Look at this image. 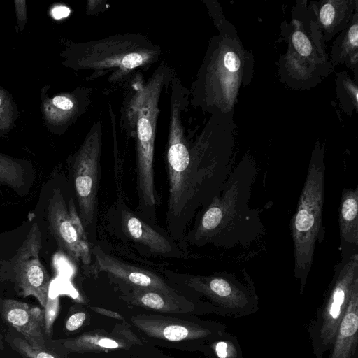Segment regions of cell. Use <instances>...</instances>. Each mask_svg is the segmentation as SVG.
Returning a JSON list of instances; mask_svg holds the SVG:
<instances>
[{
    "mask_svg": "<svg viewBox=\"0 0 358 358\" xmlns=\"http://www.w3.org/2000/svg\"><path fill=\"white\" fill-rule=\"evenodd\" d=\"M257 173L255 163L245 155L210 203L201 210L189 238L192 244L211 243L229 249L249 245L262 236L264 227L259 213L250 206Z\"/></svg>",
    "mask_w": 358,
    "mask_h": 358,
    "instance_id": "cell-1",
    "label": "cell"
},
{
    "mask_svg": "<svg viewBox=\"0 0 358 358\" xmlns=\"http://www.w3.org/2000/svg\"><path fill=\"white\" fill-rule=\"evenodd\" d=\"M175 73L162 63L144 82L141 73L131 79V86L122 109L120 124L127 135L136 138V182L140 208L147 218L155 219L157 202L154 180V151L159 98Z\"/></svg>",
    "mask_w": 358,
    "mask_h": 358,
    "instance_id": "cell-2",
    "label": "cell"
},
{
    "mask_svg": "<svg viewBox=\"0 0 358 358\" xmlns=\"http://www.w3.org/2000/svg\"><path fill=\"white\" fill-rule=\"evenodd\" d=\"M162 50L141 34H117L83 43H71L62 53L64 65L75 71H90L87 80L110 73V83H122L149 68L160 57Z\"/></svg>",
    "mask_w": 358,
    "mask_h": 358,
    "instance_id": "cell-3",
    "label": "cell"
},
{
    "mask_svg": "<svg viewBox=\"0 0 358 358\" xmlns=\"http://www.w3.org/2000/svg\"><path fill=\"white\" fill-rule=\"evenodd\" d=\"M171 114L166 164L169 180L167 222L175 238L182 240L184 229L199 208L189 173L190 145L185 136L182 111L185 90L175 75L171 81Z\"/></svg>",
    "mask_w": 358,
    "mask_h": 358,
    "instance_id": "cell-4",
    "label": "cell"
},
{
    "mask_svg": "<svg viewBox=\"0 0 358 358\" xmlns=\"http://www.w3.org/2000/svg\"><path fill=\"white\" fill-rule=\"evenodd\" d=\"M325 172L324 149L317 146L311 155L296 210L290 220L294 273L300 282L301 293L313 265L316 242L322 243L325 238L322 224Z\"/></svg>",
    "mask_w": 358,
    "mask_h": 358,
    "instance_id": "cell-5",
    "label": "cell"
},
{
    "mask_svg": "<svg viewBox=\"0 0 358 358\" xmlns=\"http://www.w3.org/2000/svg\"><path fill=\"white\" fill-rule=\"evenodd\" d=\"M102 124L95 122L87 134L73 160V176L80 216L85 225L95 217L100 173Z\"/></svg>",
    "mask_w": 358,
    "mask_h": 358,
    "instance_id": "cell-6",
    "label": "cell"
},
{
    "mask_svg": "<svg viewBox=\"0 0 358 358\" xmlns=\"http://www.w3.org/2000/svg\"><path fill=\"white\" fill-rule=\"evenodd\" d=\"M48 228L57 244L70 257L85 266L91 264V252L83 222L70 197L66 203L59 188L54 189L48 205Z\"/></svg>",
    "mask_w": 358,
    "mask_h": 358,
    "instance_id": "cell-7",
    "label": "cell"
},
{
    "mask_svg": "<svg viewBox=\"0 0 358 358\" xmlns=\"http://www.w3.org/2000/svg\"><path fill=\"white\" fill-rule=\"evenodd\" d=\"M358 282V253L334 266V273L321 311L319 345L331 346L345 315L355 284Z\"/></svg>",
    "mask_w": 358,
    "mask_h": 358,
    "instance_id": "cell-8",
    "label": "cell"
},
{
    "mask_svg": "<svg viewBox=\"0 0 358 358\" xmlns=\"http://www.w3.org/2000/svg\"><path fill=\"white\" fill-rule=\"evenodd\" d=\"M185 282L229 315L246 313L257 304L255 287L248 273L245 282L226 271L208 276L189 275Z\"/></svg>",
    "mask_w": 358,
    "mask_h": 358,
    "instance_id": "cell-9",
    "label": "cell"
},
{
    "mask_svg": "<svg viewBox=\"0 0 358 358\" xmlns=\"http://www.w3.org/2000/svg\"><path fill=\"white\" fill-rule=\"evenodd\" d=\"M41 232L34 222L12 261V271L24 297L32 296L45 307L49 297L50 276L41 262Z\"/></svg>",
    "mask_w": 358,
    "mask_h": 358,
    "instance_id": "cell-10",
    "label": "cell"
},
{
    "mask_svg": "<svg viewBox=\"0 0 358 358\" xmlns=\"http://www.w3.org/2000/svg\"><path fill=\"white\" fill-rule=\"evenodd\" d=\"M91 253L94 262L85 266L90 275L105 273L129 287L152 289L174 298L182 297L155 273L122 262L106 254L99 245L94 246Z\"/></svg>",
    "mask_w": 358,
    "mask_h": 358,
    "instance_id": "cell-11",
    "label": "cell"
},
{
    "mask_svg": "<svg viewBox=\"0 0 358 358\" xmlns=\"http://www.w3.org/2000/svg\"><path fill=\"white\" fill-rule=\"evenodd\" d=\"M90 90L76 89L49 96L42 89L41 113L48 131L62 134L85 112L90 103Z\"/></svg>",
    "mask_w": 358,
    "mask_h": 358,
    "instance_id": "cell-12",
    "label": "cell"
},
{
    "mask_svg": "<svg viewBox=\"0 0 358 358\" xmlns=\"http://www.w3.org/2000/svg\"><path fill=\"white\" fill-rule=\"evenodd\" d=\"M131 321L148 336L171 342L201 339L213 334L199 324L159 315H134Z\"/></svg>",
    "mask_w": 358,
    "mask_h": 358,
    "instance_id": "cell-13",
    "label": "cell"
},
{
    "mask_svg": "<svg viewBox=\"0 0 358 358\" xmlns=\"http://www.w3.org/2000/svg\"><path fill=\"white\" fill-rule=\"evenodd\" d=\"M0 315L32 347L47 350L42 331L43 313L39 307L17 300L3 299L0 302Z\"/></svg>",
    "mask_w": 358,
    "mask_h": 358,
    "instance_id": "cell-14",
    "label": "cell"
},
{
    "mask_svg": "<svg viewBox=\"0 0 358 358\" xmlns=\"http://www.w3.org/2000/svg\"><path fill=\"white\" fill-rule=\"evenodd\" d=\"M133 344L143 345L133 332L120 325H117L110 333L96 329L65 339L63 342L64 347L69 352L75 353H102L127 350Z\"/></svg>",
    "mask_w": 358,
    "mask_h": 358,
    "instance_id": "cell-15",
    "label": "cell"
},
{
    "mask_svg": "<svg viewBox=\"0 0 358 358\" xmlns=\"http://www.w3.org/2000/svg\"><path fill=\"white\" fill-rule=\"evenodd\" d=\"M341 259L358 253V187L344 188L338 209Z\"/></svg>",
    "mask_w": 358,
    "mask_h": 358,
    "instance_id": "cell-16",
    "label": "cell"
},
{
    "mask_svg": "<svg viewBox=\"0 0 358 358\" xmlns=\"http://www.w3.org/2000/svg\"><path fill=\"white\" fill-rule=\"evenodd\" d=\"M358 282L352 289L345 315L337 330L329 358H353L357 346Z\"/></svg>",
    "mask_w": 358,
    "mask_h": 358,
    "instance_id": "cell-17",
    "label": "cell"
},
{
    "mask_svg": "<svg viewBox=\"0 0 358 358\" xmlns=\"http://www.w3.org/2000/svg\"><path fill=\"white\" fill-rule=\"evenodd\" d=\"M129 288L122 295V298L138 307L169 313H185L194 308L193 303L183 296L174 298L152 289L135 287Z\"/></svg>",
    "mask_w": 358,
    "mask_h": 358,
    "instance_id": "cell-18",
    "label": "cell"
},
{
    "mask_svg": "<svg viewBox=\"0 0 358 358\" xmlns=\"http://www.w3.org/2000/svg\"><path fill=\"white\" fill-rule=\"evenodd\" d=\"M121 219L124 231L134 241L157 254L169 255L173 251L171 243L165 236L131 212L123 210Z\"/></svg>",
    "mask_w": 358,
    "mask_h": 358,
    "instance_id": "cell-19",
    "label": "cell"
},
{
    "mask_svg": "<svg viewBox=\"0 0 358 358\" xmlns=\"http://www.w3.org/2000/svg\"><path fill=\"white\" fill-rule=\"evenodd\" d=\"M25 182L26 170L22 161L0 152V187L7 186L17 191Z\"/></svg>",
    "mask_w": 358,
    "mask_h": 358,
    "instance_id": "cell-20",
    "label": "cell"
},
{
    "mask_svg": "<svg viewBox=\"0 0 358 358\" xmlns=\"http://www.w3.org/2000/svg\"><path fill=\"white\" fill-rule=\"evenodd\" d=\"M18 116L17 105L13 96L0 86V137L15 127Z\"/></svg>",
    "mask_w": 358,
    "mask_h": 358,
    "instance_id": "cell-21",
    "label": "cell"
},
{
    "mask_svg": "<svg viewBox=\"0 0 358 358\" xmlns=\"http://www.w3.org/2000/svg\"><path fill=\"white\" fill-rule=\"evenodd\" d=\"M337 1H327L320 9L319 19L322 27L327 30L334 29L341 22V11L345 6L336 5Z\"/></svg>",
    "mask_w": 358,
    "mask_h": 358,
    "instance_id": "cell-22",
    "label": "cell"
},
{
    "mask_svg": "<svg viewBox=\"0 0 358 358\" xmlns=\"http://www.w3.org/2000/svg\"><path fill=\"white\" fill-rule=\"evenodd\" d=\"M12 344L24 358H64L56 352L34 348L24 338H15L12 341Z\"/></svg>",
    "mask_w": 358,
    "mask_h": 358,
    "instance_id": "cell-23",
    "label": "cell"
},
{
    "mask_svg": "<svg viewBox=\"0 0 358 358\" xmlns=\"http://www.w3.org/2000/svg\"><path fill=\"white\" fill-rule=\"evenodd\" d=\"M358 27L357 20L355 22L352 24L347 30L346 34L343 36L341 41V47L339 52L334 55V57H344L348 56L350 54L355 52L357 54L358 46Z\"/></svg>",
    "mask_w": 358,
    "mask_h": 358,
    "instance_id": "cell-24",
    "label": "cell"
},
{
    "mask_svg": "<svg viewBox=\"0 0 358 358\" xmlns=\"http://www.w3.org/2000/svg\"><path fill=\"white\" fill-rule=\"evenodd\" d=\"M59 308V298L52 299L49 296L44 307L43 325L45 334L48 337H52V327L57 317Z\"/></svg>",
    "mask_w": 358,
    "mask_h": 358,
    "instance_id": "cell-25",
    "label": "cell"
},
{
    "mask_svg": "<svg viewBox=\"0 0 358 358\" xmlns=\"http://www.w3.org/2000/svg\"><path fill=\"white\" fill-rule=\"evenodd\" d=\"M292 43L295 50L303 57H309L313 48L310 41L305 34L300 31H295L292 36Z\"/></svg>",
    "mask_w": 358,
    "mask_h": 358,
    "instance_id": "cell-26",
    "label": "cell"
},
{
    "mask_svg": "<svg viewBox=\"0 0 358 358\" xmlns=\"http://www.w3.org/2000/svg\"><path fill=\"white\" fill-rule=\"evenodd\" d=\"M215 351L218 358H234L236 355V348L229 341H220L215 344Z\"/></svg>",
    "mask_w": 358,
    "mask_h": 358,
    "instance_id": "cell-27",
    "label": "cell"
},
{
    "mask_svg": "<svg viewBox=\"0 0 358 358\" xmlns=\"http://www.w3.org/2000/svg\"><path fill=\"white\" fill-rule=\"evenodd\" d=\"M14 3L17 27L22 31L24 30L28 20L26 1L24 0H15Z\"/></svg>",
    "mask_w": 358,
    "mask_h": 358,
    "instance_id": "cell-28",
    "label": "cell"
},
{
    "mask_svg": "<svg viewBox=\"0 0 358 358\" xmlns=\"http://www.w3.org/2000/svg\"><path fill=\"white\" fill-rule=\"evenodd\" d=\"M86 320V314L84 312H77L69 317L65 323L66 329L73 331L81 327Z\"/></svg>",
    "mask_w": 358,
    "mask_h": 358,
    "instance_id": "cell-29",
    "label": "cell"
},
{
    "mask_svg": "<svg viewBox=\"0 0 358 358\" xmlns=\"http://www.w3.org/2000/svg\"><path fill=\"white\" fill-rule=\"evenodd\" d=\"M90 308L93 311H94L100 315L107 316V317H111L113 319L119 320L121 321H124V322L125 321L124 317L121 314H120L117 312L112 311L110 310H108V309L101 308V307L92 306V307H90Z\"/></svg>",
    "mask_w": 358,
    "mask_h": 358,
    "instance_id": "cell-30",
    "label": "cell"
},
{
    "mask_svg": "<svg viewBox=\"0 0 358 358\" xmlns=\"http://www.w3.org/2000/svg\"><path fill=\"white\" fill-rule=\"evenodd\" d=\"M70 9L64 6H55L51 10V15L54 19L60 20L68 17L70 14Z\"/></svg>",
    "mask_w": 358,
    "mask_h": 358,
    "instance_id": "cell-31",
    "label": "cell"
},
{
    "mask_svg": "<svg viewBox=\"0 0 358 358\" xmlns=\"http://www.w3.org/2000/svg\"><path fill=\"white\" fill-rule=\"evenodd\" d=\"M3 348H4V345H3V343L2 338H1V334H0V349L3 350Z\"/></svg>",
    "mask_w": 358,
    "mask_h": 358,
    "instance_id": "cell-32",
    "label": "cell"
},
{
    "mask_svg": "<svg viewBox=\"0 0 358 358\" xmlns=\"http://www.w3.org/2000/svg\"><path fill=\"white\" fill-rule=\"evenodd\" d=\"M164 358H172V357H164Z\"/></svg>",
    "mask_w": 358,
    "mask_h": 358,
    "instance_id": "cell-33",
    "label": "cell"
}]
</instances>
